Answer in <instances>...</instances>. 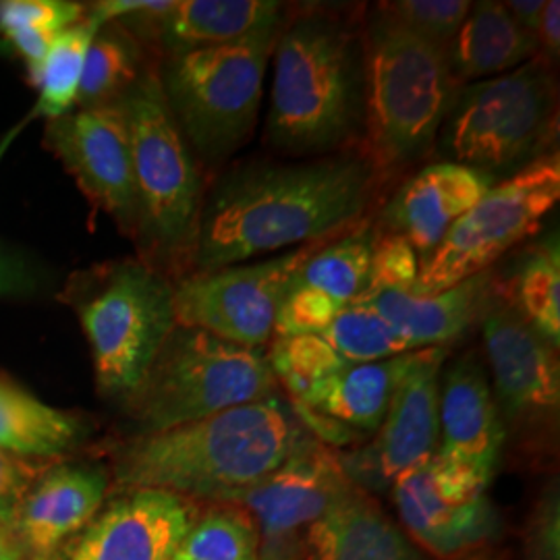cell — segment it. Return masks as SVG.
Returning <instances> with one entry per match:
<instances>
[{
	"label": "cell",
	"instance_id": "obj_26",
	"mask_svg": "<svg viewBox=\"0 0 560 560\" xmlns=\"http://www.w3.org/2000/svg\"><path fill=\"white\" fill-rule=\"evenodd\" d=\"M75 416L50 407L0 374V448L23 457L60 459L80 439Z\"/></svg>",
	"mask_w": 560,
	"mask_h": 560
},
{
	"label": "cell",
	"instance_id": "obj_33",
	"mask_svg": "<svg viewBox=\"0 0 560 560\" xmlns=\"http://www.w3.org/2000/svg\"><path fill=\"white\" fill-rule=\"evenodd\" d=\"M266 358L291 402H301L318 384L349 365L320 335L277 337Z\"/></svg>",
	"mask_w": 560,
	"mask_h": 560
},
{
	"label": "cell",
	"instance_id": "obj_30",
	"mask_svg": "<svg viewBox=\"0 0 560 560\" xmlns=\"http://www.w3.org/2000/svg\"><path fill=\"white\" fill-rule=\"evenodd\" d=\"M101 27V21L96 20V15L88 7V13L80 23L60 32L42 65L38 80L34 81V85L40 90V98L34 106L32 117L52 120L73 110L80 92L85 57Z\"/></svg>",
	"mask_w": 560,
	"mask_h": 560
},
{
	"label": "cell",
	"instance_id": "obj_37",
	"mask_svg": "<svg viewBox=\"0 0 560 560\" xmlns=\"http://www.w3.org/2000/svg\"><path fill=\"white\" fill-rule=\"evenodd\" d=\"M342 307L347 305H340L314 289L289 284L275 320V335L277 337L322 335L330 326V322L339 316Z\"/></svg>",
	"mask_w": 560,
	"mask_h": 560
},
{
	"label": "cell",
	"instance_id": "obj_28",
	"mask_svg": "<svg viewBox=\"0 0 560 560\" xmlns=\"http://www.w3.org/2000/svg\"><path fill=\"white\" fill-rule=\"evenodd\" d=\"M501 293L523 320L552 347L560 345V252L559 235L541 241L523 254L517 270Z\"/></svg>",
	"mask_w": 560,
	"mask_h": 560
},
{
	"label": "cell",
	"instance_id": "obj_45",
	"mask_svg": "<svg viewBox=\"0 0 560 560\" xmlns=\"http://www.w3.org/2000/svg\"><path fill=\"white\" fill-rule=\"evenodd\" d=\"M260 560H275V559H266V557H260Z\"/></svg>",
	"mask_w": 560,
	"mask_h": 560
},
{
	"label": "cell",
	"instance_id": "obj_6",
	"mask_svg": "<svg viewBox=\"0 0 560 560\" xmlns=\"http://www.w3.org/2000/svg\"><path fill=\"white\" fill-rule=\"evenodd\" d=\"M62 300L81 322L102 393L129 397L175 330V282L140 258L73 275Z\"/></svg>",
	"mask_w": 560,
	"mask_h": 560
},
{
	"label": "cell",
	"instance_id": "obj_25",
	"mask_svg": "<svg viewBox=\"0 0 560 560\" xmlns=\"http://www.w3.org/2000/svg\"><path fill=\"white\" fill-rule=\"evenodd\" d=\"M413 358L416 351L388 360L349 363L293 405L307 407L355 434H376Z\"/></svg>",
	"mask_w": 560,
	"mask_h": 560
},
{
	"label": "cell",
	"instance_id": "obj_14",
	"mask_svg": "<svg viewBox=\"0 0 560 560\" xmlns=\"http://www.w3.org/2000/svg\"><path fill=\"white\" fill-rule=\"evenodd\" d=\"M483 349L501 420L520 434L552 432L559 420V349L501 295L481 318Z\"/></svg>",
	"mask_w": 560,
	"mask_h": 560
},
{
	"label": "cell",
	"instance_id": "obj_1",
	"mask_svg": "<svg viewBox=\"0 0 560 560\" xmlns=\"http://www.w3.org/2000/svg\"><path fill=\"white\" fill-rule=\"evenodd\" d=\"M382 177L374 162L353 150L235 168L203 203L194 272L337 240L360 224Z\"/></svg>",
	"mask_w": 560,
	"mask_h": 560
},
{
	"label": "cell",
	"instance_id": "obj_23",
	"mask_svg": "<svg viewBox=\"0 0 560 560\" xmlns=\"http://www.w3.org/2000/svg\"><path fill=\"white\" fill-rule=\"evenodd\" d=\"M310 560H420L413 544L361 488L305 532Z\"/></svg>",
	"mask_w": 560,
	"mask_h": 560
},
{
	"label": "cell",
	"instance_id": "obj_3",
	"mask_svg": "<svg viewBox=\"0 0 560 560\" xmlns=\"http://www.w3.org/2000/svg\"><path fill=\"white\" fill-rule=\"evenodd\" d=\"M266 138L295 156L345 152L363 127L361 36L326 9L301 11L272 50Z\"/></svg>",
	"mask_w": 560,
	"mask_h": 560
},
{
	"label": "cell",
	"instance_id": "obj_10",
	"mask_svg": "<svg viewBox=\"0 0 560 560\" xmlns=\"http://www.w3.org/2000/svg\"><path fill=\"white\" fill-rule=\"evenodd\" d=\"M560 200L559 152H548L506 179L497 180L455 222L439 247L421 261L413 295H434L471 279L540 231Z\"/></svg>",
	"mask_w": 560,
	"mask_h": 560
},
{
	"label": "cell",
	"instance_id": "obj_17",
	"mask_svg": "<svg viewBox=\"0 0 560 560\" xmlns=\"http://www.w3.org/2000/svg\"><path fill=\"white\" fill-rule=\"evenodd\" d=\"M196 502L162 490H127L88 525L69 560H173Z\"/></svg>",
	"mask_w": 560,
	"mask_h": 560
},
{
	"label": "cell",
	"instance_id": "obj_11",
	"mask_svg": "<svg viewBox=\"0 0 560 560\" xmlns=\"http://www.w3.org/2000/svg\"><path fill=\"white\" fill-rule=\"evenodd\" d=\"M324 243L295 247L277 258L187 275L175 282L177 324L264 351L275 335V320L291 280Z\"/></svg>",
	"mask_w": 560,
	"mask_h": 560
},
{
	"label": "cell",
	"instance_id": "obj_12",
	"mask_svg": "<svg viewBox=\"0 0 560 560\" xmlns=\"http://www.w3.org/2000/svg\"><path fill=\"white\" fill-rule=\"evenodd\" d=\"M488 483L467 463L436 451L390 488L409 538L434 557L453 559L499 532V517L486 497Z\"/></svg>",
	"mask_w": 560,
	"mask_h": 560
},
{
	"label": "cell",
	"instance_id": "obj_41",
	"mask_svg": "<svg viewBox=\"0 0 560 560\" xmlns=\"http://www.w3.org/2000/svg\"><path fill=\"white\" fill-rule=\"evenodd\" d=\"M538 55L546 60H557L560 55V2L546 0L541 9L540 27H538Z\"/></svg>",
	"mask_w": 560,
	"mask_h": 560
},
{
	"label": "cell",
	"instance_id": "obj_19",
	"mask_svg": "<svg viewBox=\"0 0 560 560\" xmlns=\"http://www.w3.org/2000/svg\"><path fill=\"white\" fill-rule=\"evenodd\" d=\"M499 179L457 162H434L405 180L384 206L381 231L409 241L420 261L439 247L448 229Z\"/></svg>",
	"mask_w": 560,
	"mask_h": 560
},
{
	"label": "cell",
	"instance_id": "obj_2",
	"mask_svg": "<svg viewBox=\"0 0 560 560\" xmlns=\"http://www.w3.org/2000/svg\"><path fill=\"white\" fill-rule=\"evenodd\" d=\"M310 436L277 393L171 430L138 434L120 446L115 474L127 490L222 504L279 469Z\"/></svg>",
	"mask_w": 560,
	"mask_h": 560
},
{
	"label": "cell",
	"instance_id": "obj_35",
	"mask_svg": "<svg viewBox=\"0 0 560 560\" xmlns=\"http://www.w3.org/2000/svg\"><path fill=\"white\" fill-rule=\"evenodd\" d=\"M376 9L397 21L423 40L448 50L460 23L467 18L471 2L467 0H393L381 2Z\"/></svg>",
	"mask_w": 560,
	"mask_h": 560
},
{
	"label": "cell",
	"instance_id": "obj_16",
	"mask_svg": "<svg viewBox=\"0 0 560 560\" xmlns=\"http://www.w3.org/2000/svg\"><path fill=\"white\" fill-rule=\"evenodd\" d=\"M355 488L339 455L310 436L279 469L229 504H240L254 517L260 529V546L300 544L301 529L322 520Z\"/></svg>",
	"mask_w": 560,
	"mask_h": 560
},
{
	"label": "cell",
	"instance_id": "obj_44",
	"mask_svg": "<svg viewBox=\"0 0 560 560\" xmlns=\"http://www.w3.org/2000/svg\"><path fill=\"white\" fill-rule=\"evenodd\" d=\"M27 122V119L21 120V122H18V127H13L2 140H0V162H2V159H4V154H7V150L11 148V143L13 141L18 140V136L21 133V129H23V125Z\"/></svg>",
	"mask_w": 560,
	"mask_h": 560
},
{
	"label": "cell",
	"instance_id": "obj_40",
	"mask_svg": "<svg viewBox=\"0 0 560 560\" xmlns=\"http://www.w3.org/2000/svg\"><path fill=\"white\" fill-rule=\"evenodd\" d=\"M42 277L34 261L0 241V298H23L38 291Z\"/></svg>",
	"mask_w": 560,
	"mask_h": 560
},
{
	"label": "cell",
	"instance_id": "obj_29",
	"mask_svg": "<svg viewBox=\"0 0 560 560\" xmlns=\"http://www.w3.org/2000/svg\"><path fill=\"white\" fill-rule=\"evenodd\" d=\"M372 241L374 229L360 222L337 240L320 245L301 264L291 284L314 289L340 305H351L360 298L368 280Z\"/></svg>",
	"mask_w": 560,
	"mask_h": 560
},
{
	"label": "cell",
	"instance_id": "obj_9",
	"mask_svg": "<svg viewBox=\"0 0 560 560\" xmlns=\"http://www.w3.org/2000/svg\"><path fill=\"white\" fill-rule=\"evenodd\" d=\"M280 25L214 48L166 57L162 92L180 133L206 164H221L252 136Z\"/></svg>",
	"mask_w": 560,
	"mask_h": 560
},
{
	"label": "cell",
	"instance_id": "obj_36",
	"mask_svg": "<svg viewBox=\"0 0 560 560\" xmlns=\"http://www.w3.org/2000/svg\"><path fill=\"white\" fill-rule=\"evenodd\" d=\"M60 459L23 457L0 448V527L15 534L21 509L42 478L59 465Z\"/></svg>",
	"mask_w": 560,
	"mask_h": 560
},
{
	"label": "cell",
	"instance_id": "obj_38",
	"mask_svg": "<svg viewBox=\"0 0 560 560\" xmlns=\"http://www.w3.org/2000/svg\"><path fill=\"white\" fill-rule=\"evenodd\" d=\"M88 13L81 2L65 0H4L0 2V30L32 27L48 32H65L80 23Z\"/></svg>",
	"mask_w": 560,
	"mask_h": 560
},
{
	"label": "cell",
	"instance_id": "obj_46",
	"mask_svg": "<svg viewBox=\"0 0 560 560\" xmlns=\"http://www.w3.org/2000/svg\"><path fill=\"white\" fill-rule=\"evenodd\" d=\"M38 560H40V559H38Z\"/></svg>",
	"mask_w": 560,
	"mask_h": 560
},
{
	"label": "cell",
	"instance_id": "obj_27",
	"mask_svg": "<svg viewBox=\"0 0 560 560\" xmlns=\"http://www.w3.org/2000/svg\"><path fill=\"white\" fill-rule=\"evenodd\" d=\"M156 60L122 21H108L90 44L75 106L98 108L127 98Z\"/></svg>",
	"mask_w": 560,
	"mask_h": 560
},
{
	"label": "cell",
	"instance_id": "obj_39",
	"mask_svg": "<svg viewBox=\"0 0 560 560\" xmlns=\"http://www.w3.org/2000/svg\"><path fill=\"white\" fill-rule=\"evenodd\" d=\"M559 492L552 490L541 499L532 527H529V559L532 560H559L560 559V520H559Z\"/></svg>",
	"mask_w": 560,
	"mask_h": 560
},
{
	"label": "cell",
	"instance_id": "obj_5",
	"mask_svg": "<svg viewBox=\"0 0 560 560\" xmlns=\"http://www.w3.org/2000/svg\"><path fill=\"white\" fill-rule=\"evenodd\" d=\"M365 156L382 175L428 154L459 90L446 50L374 9L361 36Z\"/></svg>",
	"mask_w": 560,
	"mask_h": 560
},
{
	"label": "cell",
	"instance_id": "obj_43",
	"mask_svg": "<svg viewBox=\"0 0 560 560\" xmlns=\"http://www.w3.org/2000/svg\"><path fill=\"white\" fill-rule=\"evenodd\" d=\"M0 560H23V548L13 532L0 527Z\"/></svg>",
	"mask_w": 560,
	"mask_h": 560
},
{
	"label": "cell",
	"instance_id": "obj_13",
	"mask_svg": "<svg viewBox=\"0 0 560 560\" xmlns=\"http://www.w3.org/2000/svg\"><path fill=\"white\" fill-rule=\"evenodd\" d=\"M446 358V347L418 349L374 439L339 455L347 478L363 492L390 488L439 451V399Z\"/></svg>",
	"mask_w": 560,
	"mask_h": 560
},
{
	"label": "cell",
	"instance_id": "obj_22",
	"mask_svg": "<svg viewBox=\"0 0 560 560\" xmlns=\"http://www.w3.org/2000/svg\"><path fill=\"white\" fill-rule=\"evenodd\" d=\"M106 488L108 478L98 467L55 465L23 504L15 536L38 559H46L60 541L94 521Z\"/></svg>",
	"mask_w": 560,
	"mask_h": 560
},
{
	"label": "cell",
	"instance_id": "obj_4",
	"mask_svg": "<svg viewBox=\"0 0 560 560\" xmlns=\"http://www.w3.org/2000/svg\"><path fill=\"white\" fill-rule=\"evenodd\" d=\"M131 140L140 260L179 282L194 272L203 189L198 162L173 117L154 62L120 102Z\"/></svg>",
	"mask_w": 560,
	"mask_h": 560
},
{
	"label": "cell",
	"instance_id": "obj_32",
	"mask_svg": "<svg viewBox=\"0 0 560 560\" xmlns=\"http://www.w3.org/2000/svg\"><path fill=\"white\" fill-rule=\"evenodd\" d=\"M320 337L349 363H370L418 351L368 303L342 307Z\"/></svg>",
	"mask_w": 560,
	"mask_h": 560
},
{
	"label": "cell",
	"instance_id": "obj_20",
	"mask_svg": "<svg viewBox=\"0 0 560 560\" xmlns=\"http://www.w3.org/2000/svg\"><path fill=\"white\" fill-rule=\"evenodd\" d=\"M439 453L467 463L492 480L504 444V423L483 365L476 355L455 361L441 384Z\"/></svg>",
	"mask_w": 560,
	"mask_h": 560
},
{
	"label": "cell",
	"instance_id": "obj_31",
	"mask_svg": "<svg viewBox=\"0 0 560 560\" xmlns=\"http://www.w3.org/2000/svg\"><path fill=\"white\" fill-rule=\"evenodd\" d=\"M173 560H260V529L243 506L222 502L194 521Z\"/></svg>",
	"mask_w": 560,
	"mask_h": 560
},
{
	"label": "cell",
	"instance_id": "obj_15",
	"mask_svg": "<svg viewBox=\"0 0 560 560\" xmlns=\"http://www.w3.org/2000/svg\"><path fill=\"white\" fill-rule=\"evenodd\" d=\"M44 145L78 180L90 203L106 212L120 233L133 240L136 179L122 104L78 108L48 120Z\"/></svg>",
	"mask_w": 560,
	"mask_h": 560
},
{
	"label": "cell",
	"instance_id": "obj_21",
	"mask_svg": "<svg viewBox=\"0 0 560 560\" xmlns=\"http://www.w3.org/2000/svg\"><path fill=\"white\" fill-rule=\"evenodd\" d=\"M501 295V280L486 270L434 295L382 293L363 301L390 322L416 349L446 347L480 324Z\"/></svg>",
	"mask_w": 560,
	"mask_h": 560
},
{
	"label": "cell",
	"instance_id": "obj_8",
	"mask_svg": "<svg viewBox=\"0 0 560 560\" xmlns=\"http://www.w3.org/2000/svg\"><path fill=\"white\" fill-rule=\"evenodd\" d=\"M277 393L279 382L264 351L177 324L125 400L140 434H152Z\"/></svg>",
	"mask_w": 560,
	"mask_h": 560
},
{
	"label": "cell",
	"instance_id": "obj_24",
	"mask_svg": "<svg viewBox=\"0 0 560 560\" xmlns=\"http://www.w3.org/2000/svg\"><path fill=\"white\" fill-rule=\"evenodd\" d=\"M538 55V44L509 15L504 2L480 0L446 50L457 88L513 71Z\"/></svg>",
	"mask_w": 560,
	"mask_h": 560
},
{
	"label": "cell",
	"instance_id": "obj_34",
	"mask_svg": "<svg viewBox=\"0 0 560 560\" xmlns=\"http://www.w3.org/2000/svg\"><path fill=\"white\" fill-rule=\"evenodd\" d=\"M420 268V256L409 241L397 233L374 231L368 280L353 303L374 300L382 293H413Z\"/></svg>",
	"mask_w": 560,
	"mask_h": 560
},
{
	"label": "cell",
	"instance_id": "obj_42",
	"mask_svg": "<svg viewBox=\"0 0 560 560\" xmlns=\"http://www.w3.org/2000/svg\"><path fill=\"white\" fill-rule=\"evenodd\" d=\"M544 2L546 0H509V2H504V7H506L509 15L520 25L521 30L536 40Z\"/></svg>",
	"mask_w": 560,
	"mask_h": 560
},
{
	"label": "cell",
	"instance_id": "obj_7",
	"mask_svg": "<svg viewBox=\"0 0 560 560\" xmlns=\"http://www.w3.org/2000/svg\"><path fill=\"white\" fill-rule=\"evenodd\" d=\"M559 94L552 62L536 55L517 69L463 85L451 102L441 131L448 162L481 171L517 173L552 152Z\"/></svg>",
	"mask_w": 560,
	"mask_h": 560
},
{
	"label": "cell",
	"instance_id": "obj_18",
	"mask_svg": "<svg viewBox=\"0 0 560 560\" xmlns=\"http://www.w3.org/2000/svg\"><path fill=\"white\" fill-rule=\"evenodd\" d=\"M282 15V2L275 0H161L152 9L119 21L166 59L243 40L280 25Z\"/></svg>",
	"mask_w": 560,
	"mask_h": 560
}]
</instances>
